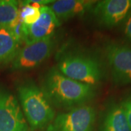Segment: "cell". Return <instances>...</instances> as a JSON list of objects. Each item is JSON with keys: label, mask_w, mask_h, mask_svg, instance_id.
<instances>
[{"label": "cell", "mask_w": 131, "mask_h": 131, "mask_svg": "<svg viewBox=\"0 0 131 131\" xmlns=\"http://www.w3.org/2000/svg\"><path fill=\"white\" fill-rule=\"evenodd\" d=\"M42 6L34 0L24 1L19 5V19L26 26L34 24L40 16Z\"/></svg>", "instance_id": "5bb4252c"}, {"label": "cell", "mask_w": 131, "mask_h": 131, "mask_svg": "<svg viewBox=\"0 0 131 131\" xmlns=\"http://www.w3.org/2000/svg\"><path fill=\"white\" fill-rule=\"evenodd\" d=\"M120 105L125 112L127 122L129 123V125L131 128V93L128 94L126 97L122 100Z\"/></svg>", "instance_id": "9a60e30c"}, {"label": "cell", "mask_w": 131, "mask_h": 131, "mask_svg": "<svg viewBox=\"0 0 131 131\" xmlns=\"http://www.w3.org/2000/svg\"><path fill=\"white\" fill-rule=\"evenodd\" d=\"M57 69L71 79L93 87L102 79L100 63L93 57L84 54H66L60 59Z\"/></svg>", "instance_id": "3957f363"}, {"label": "cell", "mask_w": 131, "mask_h": 131, "mask_svg": "<svg viewBox=\"0 0 131 131\" xmlns=\"http://www.w3.org/2000/svg\"><path fill=\"white\" fill-rule=\"evenodd\" d=\"M113 82L118 86L131 84V47L109 44L105 48Z\"/></svg>", "instance_id": "5b68a950"}, {"label": "cell", "mask_w": 131, "mask_h": 131, "mask_svg": "<svg viewBox=\"0 0 131 131\" xmlns=\"http://www.w3.org/2000/svg\"><path fill=\"white\" fill-rule=\"evenodd\" d=\"M131 10V0H104L97 2L93 8L95 20L110 28L119 24Z\"/></svg>", "instance_id": "ba28073f"}, {"label": "cell", "mask_w": 131, "mask_h": 131, "mask_svg": "<svg viewBox=\"0 0 131 131\" xmlns=\"http://www.w3.org/2000/svg\"><path fill=\"white\" fill-rule=\"evenodd\" d=\"M96 2L89 0H58L54 1L50 7L61 21L83 15Z\"/></svg>", "instance_id": "30bf717a"}, {"label": "cell", "mask_w": 131, "mask_h": 131, "mask_svg": "<svg viewBox=\"0 0 131 131\" xmlns=\"http://www.w3.org/2000/svg\"><path fill=\"white\" fill-rule=\"evenodd\" d=\"M61 21L49 6H43L40 9V16L30 26L24 24V39L25 44L39 41L52 37L56 29L61 26Z\"/></svg>", "instance_id": "9c48e42d"}, {"label": "cell", "mask_w": 131, "mask_h": 131, "mask_svg": "<svg viewBox=\"0 0 131 131\" xmlns=\"http://www.w3.org/2000/svg\"><path fill=\"white\" fill-rule=\"evenodd\" d=\"M42 90L51 104L71 109L83 106L95 95L93 86L71 79L57 68L50 69L45 75Z\"/></svg>", "instance_id": "6da1fadb"}, {"label": "cell", "mask_w": 131, "mask_h": 131, "mask_svg": "<svg viewBox=\"0 0 131 131\" xmlns=\"http://www.w3.org/2000/svg\"><path fill=\"white\" fill-rule=\"evenodd\" d=\"M95 118V108L83 105L58 114L47 126V131H93Z\"/></svg>", "instance_id": "277c9868"}, {"label": "cell", "mask_w": 131, "mask_h": 131, "mask_svg": "<svg viewBox=\"0 0 131 131\" xmlns=\"http://www.w3.org/2000/svg\"><path fill=\"white\" fill-rule=\"evenodd\" d=\"M100 131H131L120 104L112 103L104 113Z\"/></svg>", "instance_id": "8fae6325"}, {"label": "cell", "mask_w": 131, "mask_h": 131, "mask_svg": "<svg viewBox=\"0 0 131 131\" xmlns=\"http://www.w3.org/2000/svg\"><path fill=\"white\" fill-rule=\"evenodd\" d=\"M0 131H28L26 118L17 98L0 88Z\"/></svg>", "instance_id": "52a82bcc"}, {"label": "cell", "mask_w": 131, "mask_h": 131, "mask_svg": "<svg viewBox=\"0 0 131 131\" xmlns=\"http://www.w3.org/2000/svg\"><path fill=\"white\" fill-rule=\"evenodd\" d=\"M20 43L10 28L0 27V64L13 61Z\"/></svg>", "instance_id": "7c38bea8"}, {"label": "cell", "mask_w": 131, "mask_h": 131, "mask_svg": "<svg viewBox=\"0 0 131 131\" xmlns=\"http://www.w3.org/2000/svg\"><path fill=\"white\" fill-rule=\"evenodd\" d=\"M124 34L127 39L131 42V10L126 17L124 25Z\"/></svg>", "instance_id": "2e32d148"}, {"label": "cell", "mask_w": 131, "mask_h": 131, "mask_svg": "<svg viewBox=\"0 0 131 131\" xmlns=\"http://www.w3.org/2000/svg\"><path fill=\"white\" fill-rule=\"evenodd\" d=\"M54 45L52 37L26 44L20 48L13 59V69L15 70H29L40 65L50 56Z\"/></svg>", "instance_id": "8992f818"}, {"label": "cell", "mask_w": 131, "mask_h": 131, "mask_svg": "<svg viewBox=\"0 0 131 131\" xmlns=\"http://www.w3.org/2000/svg\"><path fill=\"white\" fill-rule=\"evenodd\" d=\"M19 3L14 0H0V27L11 28L19 20Z\"/></svg>", "instance_id": "4fadbf2b"}, {"label": "cell", "mask_w": 131, "mask_h": 131, "mask_svg": "<svg viewBox=\"0 0 131 131\" xmlns=\"http://www.w3.org/2000/svg\"><path fill=\"white\" fill-rule=\"evenodd\" d=\"M18 93L24 117L33 130L48 126L55 118L51 103L34 82L28 81L19 84Z\"/></svg>", "instance_id": "7a4b0ae2"}]
</instances>
